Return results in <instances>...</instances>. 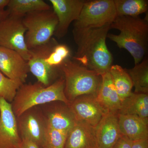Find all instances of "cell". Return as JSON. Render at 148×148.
Wrapping results in <instances>:
<instances>
[{"label":"cell","instance_id":"obj_29","mask_svg":"<svg viewBox=\"0 0 148 148\" xmlns=\"http://www.w3.org/2000/svg\"><path fill=\"white\" fill-rule=\"evenodd\" d=\"M131 148H148V139L132 141Z\"/></svg>","mask_w":148,"mask_h":148},{"label":"cell","instance_id":"obj_30","mask_svg":"<svg viewBox=\"0 0 148 148\" xmlns=\"http://www.w3.org/2000/svg\"><path fill=\"white\" fill-rule=\"evenodd\" d=\"M9 13L6 10L0 8V22L8 16Z\"/></svg>","mask_w":148,"mask_h":148},{"label":"cell","instance_id":"obj_25","mask_svg":"<svg viewBox=\"0 0 148 148\" xmlns=\"http://www.w3.org/2000/svg\"><path fill=\"white\" fill-rule=\"evenodd\" d=\"M70 56V50L64 44L56 45L52 51L45 59L46 64L53 68L60 67L61 64Z\"/></svg>","mask_w":148,"mask_h":148},{"label":"cell","instance_id":"obj_21","mask_svg":"<svg viewBox=\"0 0 148 148\" xmlns=\"http://www.w3.org/2000/svg\"><path fill=\"white\" fill-rule=\"evenodd\" d=\"M7 8L9 15L20 17L35 11L51 8L42 0H10Z\"/></svg>","mask_w":148,"mask_h":148},{"label":"cell","instance_id":"obj_26","mask_svg":"<svg viewBox=\"0 0 148 148\" xmlns=\"http://www.w3.org/2000/svg\"><path fill=\"white\" fill-rule=\"evenodd\" d=\"M68 133L48 127L42 148H65Z\"/></svg>","mask_w":148,"mask_h":148},{"label":"cell","instance_id":"obj_19","mask_svg":"<svg viewBox=\"0 0 148 148\" xmlns=\"http://www.w3.org/2000/svg\"><path fill=\"white\" fill-rule=\"evenodd\" d=\"M118 114L136 116L148 124V94L131 92L122 101Z\"/></svg>","mask_w":148,"mask_h":148},{"label":"cell","instance_id":"obj_8","mask_svg":"<svg viewBox=\"0 0 148 148\" xmlns=\"http://www.w3.org/2000/svg\"><path fill=\"white\" fill-rule=\"evenodd\" d=\"M16 118L21 140H30L42 148L48 126L41 107H33Z\"/></svg>","mask_w":148,"mask_h":148},{"label":"cell","instance_id":"obj_12","mask_svg":"<svg viewBox=\"0 0 148 148\" xmlns=\"http://www.w3.org/2000/svg\"><path fill=\"white\" fill-rule=\"evenodd\" d=\"M84 0H49L58 18V24L54 35L58 39L66 36L70 24L79 16Z\"/></svg>","mask_w":148,"mask_h":148},{"label":"cell","instance_id":"obj_7","mask_svg":"<svg viewBox=\"0 0 148 148\" xmlns=\"http://www.w3.org/2000/svg\"><path fill=\"white\" fill-rule=\"evenodd\" d=\"M23 17L8 14L0 22V46L15 51L28 61L31 52L25 42Z\"/></svg>","mask_w":148,"mask_h":148},{"label":"cell","instance_id":"obj_2","mask_svg":"<svg viewBox=\"0 0 148 148\" xmlns=\"http://www.w3.org/2000/svg\"><path fill=\"white\" fill-rule=\"evenodd\" d=\"M110 28L120 33L119 35L108 34L107 38L120 49L127 50L133 57L135 65L143 61L147 51V21L139 16H117Z\"/></svg>","mask_w":148,"mask_h":148},{"label":"cell","instance_id":"obj_4","mask_svg":"<svg viewBox=\"0 0 148 148\" xmlns=\"http://www.w3.org/2000/svg\"><path fill=\"white\" fill-rule=\"evenodd\" d=\"M60 68L65 80L64 92L69 102L81 95H97L102 82L101 75L69 58Z\"/></svg>","mask_w":148,"mask_h":148},{"label":"cell","instance_id":"obj_9","mask_svg":"<svg viewBox=\"0 0 148 148\" xmlns=\"http://www.w3.org/2000/svg\"><path fill=\"white\" fill-rule=\"evenodd\" d=\"M57 43L56 40L52 38L47 43L30 50L31 56L28 61L29 72L36 78L38 82L45 86L52 84L57 79L59 73H62L60 67H50L45 61Z\"/></svg>","mask_w":148,"mask_h":148},{"label":"cell","instance_id":"obj_16","mask_svg":"<svg viewBox=\"0 0 148 148\" xmlns=\"http://www.w3.org/2000/svg\"><path fill=\"white\" fill-rule=\"evenodd\" d=\"M65 148H97L95 127L76 121L68 132Z\"/></svg>","mask_w":148,"mask_h":148},{"label":"cell","instance_id":"obj_31","mask_svg":"<svg viewBox=\"0 0 148 148\" xmlns=\"http://www.w3.org/2000/svg\"><path fill=\"white\" fill-rule=\"evenodd\" d=\"M10 0H0V8L5 9L7 7Z\"/></svg>","mask_w":148,"mask_h":148},{"label":"cell","instance_id":"obj_22","mask_svg":"<svg viewBox=\"0 0 148 148\" xmlns=\"http://www.w3.org/2000/svg\"><path fill=\"white\" fill-rule=\"evenodd\" d=\"M131 78L135 93L148 94V60L146 57L133 68L126 69Z\"/></svg>","mask_w":148,"mask_h":148},{"label":"cell","instance_id":"obj_20","mask_svg":"<svg viewBox=\"0 0 148 148\" xmlns=\"http://www.w3.org/2000/svg\"><path fill=\"white\" fill-rule=\"evenodd\" d=\"M109 73L122 102L132 92L133 86L131 78L126 69H123L118 65L111 66Z\"/></svg>","mask_w":148,"mask_h":148},{"label":"cell","instance_id":"obj_24","mask_svg":"<svg viewBox=\"0 0 148 148\" xmlns=\"http://www.w3.org/2000/svg\"><path fill=\"white\" fill-rule=\"evenodd\" d=\"M23 83L11 79L0 71V97L12 103L15 98L18 88Z\"/></svg>","mask_w":148,"mask_h":148},{"label":"cell","instance_id":"obj_6","mask_svg":"<svg viewBox=\"0 0 148 148\" xmlns=\"http://www.w3.org/2000/svg\"><path fill=\"white\" fill-rule=\"evenodd\" d=\"M23 22L27 29L25 40L29 50L48 42L58 24L52 8L27 14L23 17Z\"/></svg>","mask_w":148,"mask_h":148},{"label":"cell","instance_id":"obj_18","mask_svg":"<svg viewBox=\"0 0 148 148\" xmlns=\"http://www.w3.org/2000/svg\"><path fill=\"white\" fill-rule=\"evenodd\" d=\"M118 118L122 135L132 141L148 139V124L139 117L118 114Z\"/></svg>","mask_w":148,"mask_h":148},{"label":"cell","instance_id":"obj_27","mask_svg":"<svg viewBox=\"0 0 148 148\" xmlns=\"http://www.w3.org/2000/svg\"><path fill=\"white\" fill-rule=\"evenodd\" d=\"M132 141L122 135L112 148H131Z\"/></svg>","mask_w":148,"mask_h":148},{"label":"cell","instance_id":"obj_28","mask_svg":"<svg viewBox=\"0 0 148 148\" xmlns=\"http://www.w3.org/2000/svg\"><path fill=\"white\" fill-rule=\"evenodd\" d=\"M17 148H40L36 143L27 140H22Z\"/></svg>","mask_w":148,"mask_h":148},{"label":"cell","instance_id":"obj_23","mask_svg":"<svg viewBox=\"0 0 148 148\" xmlns=\"http://www.w3.org/2000/svg\"><path fill=\"white\" fill-rule=\"evenodd\" d=\"M117 16H139L147 12L148 1L146 0H114Z\"/></svg>","mask_w":148,"mask_h":148},{"label":"cell","instance_id":"obj_14","mask_svg":"<svg viewBox=\"0 0 148 148\" xmlns=\"http://www.w3.org/2000/svg\"><path fill=\"white\" fill-rule=\"evenodd\" d=\"M0 71L11 79L25 83L29 72L28 61L15 51L0 46Z\"/></svg>","mask_w":148,"mask_h":148},{"label":"cell","instance_id":"obj_1","mask_svg":"<svg viewBox=\"0 0 148 148\" xmlns=\"http://www.w3.org/2000/svg\"><path fill=\"white\" fill-rule=\"evenodd\" d=\"M111 25L92 29L75 42L77 46L73 59L77 63L101 76L113 65L112 56L106 40Z\"/></svg>","mask_w":148,"mask_h":148},{"label":"cell","instance_id":"obj_10","mask_svg":"<svg viewBox=\"0 0 148 148\" xmlns=\"http://www.w3.org/2000/svg\"><path fill=\"white\" fill-rule=\"evenodd\" d=\"M21 140L11 104L0 97V148H17Z\"/></svg>","mask_w":148,"mask_h":148},{"label":"cell","instance_id":"obj_15","mask_svg":"<svg viewBox=\"0 0 148 148\" xmlns=\"http://www.w3.org/2000/svg\"><path fill=\"white\" fill-rule=\"evenodd\" d=\"M97 148H112L122 135L118 112H106L95 127Z\"/></svg>","mask_w":148,"mask_h":148},{"label":"cell","instance_id":"obj_3","mask_svg":"<svg viewBox=\"0 0 148 148\" xmlns=\"http://www.w3.org/2000/svg\"><path fill=\"white\" fill-rule=\"evenodd\" d=\"M64 88L65 80L63 75L48 86L38 82L23 84L11 103L14 113L16 117L33 107L54 101H60L69 105L70 102L65 95Z\"/></svg>","mask_w":148,"mask_h":148},{"label":"cell","instance_id":"obj_17","mask_svg":"<svg viewBox=\"0 0 148 148\" xmlns=\"http://www.w3.org/2000/svg\"><path fill=\"white\" fill-rule=\"evenodd\" d=\"M102 82L96 99L106 112H118L121 101L114 86L109 72L102 75Z\"/></svg>","mask_w":148,"mask_h":148},{"label":"cell","instance_id":"obj_11","mask_svg":"<svg viewBox=\"0 0 148 148\" xmlns=\"http://www.w3.org/2000/svg\"><path fill=\"white\" fill-rule=\"evenodd\" d=\"M69 106L76 120L95 127L106 113L96 99V95H85L77 97Z\"/></svg>","mask_w":148,"mask_h":148},{"label":"cell","instance_id":"obj_13","mask_svg":"<svg viewBox=\"0 0 148 148\" xmlns=\"http://www.w3.org/2000/svg\"><path fill=\"white\" fill-rule=\"evenodd\" d=\"M40 107L48 126L52 129L68 132L76 121L69 106L63 102L54 101Z\"/></svg>","mask_w":148,"mask_h":148},{"label":"cell","instance_id":"obj_5","mask_svg":"<svg viewBox=\"0 0 148 148\" xmlns=\"http://www.w3.org/2000/svg\"><path fill=\"white\" fill-rule=\"evenodd\" d=\"M116 16L114 0L86 1L78 18L74 21L75 42L90 30L111 25Z\"/></svg>","mask_w":148,"mask_h":148}]
</instances>
